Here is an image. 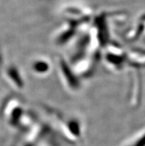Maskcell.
<instances>
[{
	"mask_svg": "<svg viewBox=\"0 0 145 146\" xmlns=\"http://www.w3.org/2000/svg\"><path fill=\"white\" fill-rule=\"evenodd\" d=\"M2 118L11 128L24 131L33 121V114L24 107L18 96H10L5 101L2 109Z\"/></svg>",
	"mask_w": 145,
	"mask_h": 146,
	"instance_id": "obj_1",
	"label": "cell"
},
{
	"mask_svg": "<svg viewBox=\"0 0 145 146\" xmlns=\"http://www.w3.org/2000/svg\"><path fill=\"white\" fill-rule=\"evenodd\" d=\"M48 112L64 140L71 144H76L82 140L83 131L80 121L74 117L64 119L58 112L50 110Z\"/></svg>",
	"mask_w": 145,
	"mask_h": 146,
	"instance_id": "obj_2",
	"label": "cell"
},
{
	"mask_svg": "<svg viewBox=\"0 0 145 146\" xmlns=\"http://www.w3.org/2000/svg\"><path fill=\"white\" fill-rule=\"evenodd\" d=\"M56 67L58 74L62 83L69 92L75 93L81 88L79 77L71 67L69 62L62 56L56 58Z\"/></svg>",
	"mask_w": 145,
	"mask_h": 146,
	"instance_id": "obj_3",
	"label": "cell"
},
{
	"mask_svg": "<svg viewBox=\"0 0 145 146\" xmlns=\"http://www.w3.org/2000/svg\"><path fill=\"white\" fill-rule=\"evenodd\" d=\"M101 56L107 68L113 71H119L124 66L127 55L119 45L109 42L103 48Z\"/></svg>",
	"mask_w": 145,
	"mask_h": 146,
	"instance_id": "obj_4",
	"label": "cell"
},
{
	"mask_svg": "<svg viewBox=\"0 0 145 146\" xmlns=\"http://www.w3.org/2000/svg\"><path fill=\"white\" fill-rule=\"evenodd\" d=\"M80 28L81 27L78 25L68 21L64 25L58 29L54 36V42L59 45L67 44L80 31Z\"/></svg>",
	"mask_w": 145,
	"mask_h": 146,
	"instance_id": "obj_5",
	"label": "cell"
},
{
	"mask_svg": "<svg viewBox=\"0 0 145 146\" xmlns=\"http://www.w3.org/2000/svg\"><path fill=\"white\" fill-rule=\"evenodd\" d=\"M5 77L8 83L16 91H22L24 88V80L21 70L15 65H10L5 70Z\"/></svg>",
	"mask_w": 145,
	"mask_h": 146,
	"instance_id": "obj_6",
	"label": "cell"
},
{
	"mask_svg": "<svg viewBox=\"0 0 145 146\" xmlns=\"http://www.w3.org/2000/svg\"><path fill=\"white\" fill-rule=\"evenodd\" d=\"M52 69L51 62L44 56L35 58L30 64V70L35 76L44 77L50 73Z\"/></svg>",
	"mask_w": 145,
	"mask_h": 146,
	"instance_id": "obj_7",
	"label": "cell"
}]
</instances>
